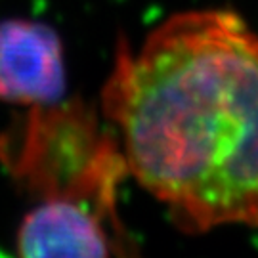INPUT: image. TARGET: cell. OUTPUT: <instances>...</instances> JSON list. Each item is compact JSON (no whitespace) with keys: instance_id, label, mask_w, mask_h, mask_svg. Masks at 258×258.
<instances>
[{"instance_id":"1","label":"cell","mask_w":258,"mask_h":258,"mask_svg":"<svg viewBox=\"0 0 258 258\" xmlns=\"http://www.w3.org/2000/svg\"><path fill=\"white\" fill-rule=\"evenodd\" d=\"M103 111L180 228L258 226V35L237 16L178 14L138 52L122 46Z\"/></svg>"},{"instance_id":"4","label":"cell","mask_w":258,"mask_h":258,"mask_svg":"<svg viewBox=\"0 0 258 258\" xmlns=\"http://www.w3.org/2000/svg\"><path fill=\"white\" fill-rule=\"evenodd\" d=\"M65 88L61 42L54 29L27 19L0 23V100L54 105Z\"/></svg>"},{"instance_id":"3","label":"cell","mask_w":258,"mask_h":258,"mask_svg":"<svg viewBox=\"0 0 258 258\" xmlns=\"http://www.w3.org/2000/svg\"><path fill=\"white\" fill-rule=\"evenodd\" d=\"M21 256H109L124 252L117 218L90 205L48 197L23 218L18 231Z\"/></svg>"},{"instance_id":"2","label":"cell","mask_w":258,"mask_h":258,"mask_svg":"<svg viewBox=\"0 0 258 258\" xmlns=\"http://www.w3.org/2000/svg\"><path fill=\"white\" fill-rule=\"evenodd\" d=\"M16 166L46 197L73 199L117 218L115 197L128 166L119 140L79 105H40L18 144Z\"/></svg>"}]
</instances>
